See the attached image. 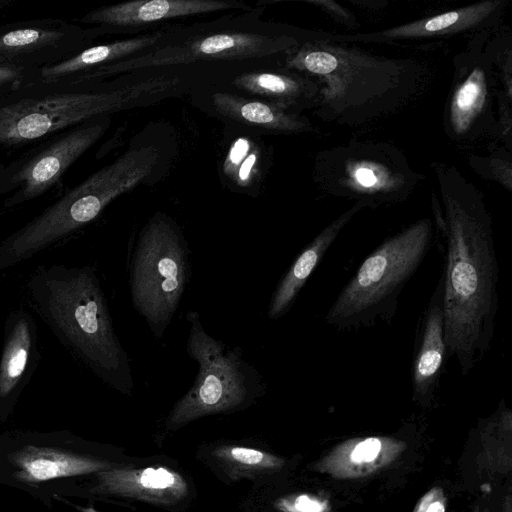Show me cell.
<instances>
[{
    "label": "cell",
    "instance_id": "d4e9b609",
    "mask_svg": "<svg viewBox=\"0 0 512 512\" xmlns=\"http://www.w3.org/2000/svg\"><path fill=\"white\" fill-rule=\"evenodd\" d=\"M477 464L487 473L507 474L512 469V411L504 399L498 409L480 425Z\"/></svg>",
    "mask_w": 512,
    "mask_h": 512
},
{
    "label": "cell",
    "instance_id": "1f68e13d",
    "mask_svg": "<svg viewBox=\"0 0 512 512\" xmlns=\"http://www.w3.org/2000/svg\"><path fill=\"white\" fill-rule=\"evenodd\" d=\"M500 512H512V496L510 494L506 495Z\"/></svg>",
    "mask_w": 512,
    "mask_h": 512
},
{
    "label": "cell",
    "instance_id": "6da1fadb",
    "mask_svg": "<svg viewBox=\"0 0 512 512\" xmlns=\"http://www.w3.org/2000/svg\"><path fill=\"white\" fill-rule=\"evenodd\" d=\"M443 212H435L445 240L444 336L448 356L467 376L490 351L499 307V268L492 220L481 191L453 166L434 164Z\"/></svg>",
    "mask_w": 512,
    "mask_h": 512
},
{
    "label": "cell",
    "instance_id": "ba28073f",
    "mask_svg": "<svg viewBox=\"0 0 512 512\" xmlns=\"http://www.w3.org/2000/svg\"><path fill=\"white\" fill-rule=\"evenodd\" d=\"M190 277L189 249L180 228L157 213L142 229L130 268L134 308L154 336L162 338Z\"/></svg>",
    "mask_w": 512,
    "mask_h": 512
},
{
    "label": "cell",
    "instance_id": "f1b7e54d",
    "mask_svg": "<svg viewBox=\"0 0 512 512\" xmlns=\"http://www.w3.org/2000/svg\"><path fill=\"white\" fill-rule=\"evenodd\" d=\"M31 73L25 68L0 62V97L27 81Z\"/></svg>",
    "mask_w": 512,
    "mask_h": 512
},
{
    "label": "cell",
    "instance_id": "7402d4cb",
    "mask_svg": "<svg viewBox=\"0 0 512 512\" xmlns=\"http://www.w3.org/2000/svg\"><path fill=\"white\" fill-rule=\"evenodd\" d=\"M232 84L259 100L294 113L296 109L316 108L319 101L317 81L287 69L245 72L234 78Z\"/></svg>",
    "mask_w": 512,
    "mask_h": 512
},
{
    "label": "cell",
    "instance_id": "277c9868",
    "mask_svg": "<svg viewBox=\"0 0 512 512\" xmlns=\"http://www.w3.org/2000/svg\"><path fill=\"white\" fill-rule=\"evenodd\" d=\"M165 75L115 86L104 81H25L0 97V146L40 142L86 121L141 104L172 89Z\"/></svg>",
    "mask_w": 512,
    "mask_h": 512
},
{
    "label": "cell",
    "instance_id": "5bb4252c",
    "mask_svg": "<svg viewBox=\"0 0 512 512\" xmlns=\"http://www.w3.org/2000/svg\"><path fill=\"white\" fill-rule=\"evenodd\" d=\"M448 358L444 336L443 281L440 276L419 318L414 341L412 400L423 408L434 403Z\"/></svg>",
    "mask_w": 512,
    "mask_h": 512
},
{
    "label": "cell",
    "instance_id": "5b68a950",
    "mask_svg": "<svg viewBox=\"0 0 512 512\" xmlns=\"http://www.w3.org/2000/svg\"><path fill=\"white\" fill-rule=\"evenodd\" d=\"M434 239L429 218L386 238L362 261L325 316L340 331L390 324L404 288L426 258Z\"/></svg>",
    "mask_w": 512,
    "mask_h": 512
},
{
    "label": "cell",
    "instance_id": "d6a6232c",
    "mask_svg": "<svg viewBox=\"0 0 512 512\" xmlns=\"http://www.w3.org/2000/svg\"><path fill=\"white\" fill-rule=\"evenodd\" d=\"M74 507L76 509H78L80 512H99L96 509H94L92 506L83 507V506L74 505Z\"/></svg>",
    "mask_w": 512,
    "mask_h": 512
},
{
    "label": "cell",
    "instance_id": "484cf974",
    "mask_svg": "<svg viewBox=\"0 0 512 512\" xmlns=\"http://www.w3.org/2000/svg\"><path fill=\"white\" fill-rule=\"evenodd\" d=\"M214 456L233 478L253 477L280 470L285 462L282 458L266 451L225 445L214 450Z\"/></svg>",
    "mask_w": 512,
    "mask_h": 512
},
{
    "label": "cell",
    "instance_id": "7c38bea8",
    "mask_svg": "<svg viewBox=\"0 0 512 512\" xmlns=\"http://www.w3.org/2000/svg\"><path fill=\"white\" fill-rule=\"evenodd\" d=\"M489 30L478 32L468 49L455 58L454 78L444 114L447 135L469 142L499 133L494 115L497 98L492 48H484Z\"/></svg>",
    "mask_w": 512,
    "mask_h": 512
},
{
    "label": "cell",
    "instance_id": "2e32d148",
    "mask_svg": "<svg viewBox=\"0 0 512 512\" xmlns=\"http://www.w3.org/2000/svg\"><path fill=\"white\" fill-rule=\"evenodd\" d=\"M235 8L248 7L242 2L224 0H135L96 8L80 18L79 22L92 25L100 36L170 19Z\"/></svg>",
    "mask_w": 512,
    "mask_h": 512
},
{
    "label": "cell",
    "instance_id": "ac0fdd59",
    "mask_svg": "<svg viewBox=\"0 0 512 512\" xmlns=\"http://www.w3.org/2000/svg\"><path fill=\"white\" fill-rule=\"evenodd\" d=\"M406 443L391 436L347 439L312 465L318 473L335 479H360L391 467L402 456Z\"/></svg>",
    "mask_w": 512,
    "mask_h": 512
},
{
    "label": "cell",
    "instance_id": "4dcf8cb0",
    "mask_svg": "<svg viewBox=\"0 0 512 512\" xmlns=\"http://www.w3.org/2000/svg\"><path fill=\"white\" fill-rule=\"evenodd\" d=\"M305 2L320 7L326 13L330 14L337 22L349 29H356L360 26L354 15L338 2L332 0H310Z\"/></svg>",
    "mask_w": 512,
    "mask_h": 512
},
{
    "label": "cell",
    "instance_id": "e575fe53",
    "mask_svg": "<svg viewBox=\"0 0 512 512\" xmlns=\"http://www.w3.org/2000/svg\"><path fill=\"white\" fill-rule=\"evenodd\" d=\"M471 512H489V510H487L486 508H484L480 505H477L474 507L473 510H471Z\"/></svg>",
    "mask_w": 512,
    "mask_h": 512
},
{
    "label": "cell",
    "instance_id": "9a60e30c",
    "mask_svg": "<svg viewBox=\"0 0 512 512\" xmlns=\"http://www.w3.org/2000/svg\"><path fill=\"white\" fill-rule=\"evenodd\" d=\"M506 0H487L465 7L424 17L383 31L367 34L332 36L339 42H382L421 40L453 36L464 32H481L495 26L506 8ZM331 40V41H332Z\"/></svg>",
    "mask_w": 512,
    "mask_h": 512
},
{
    "label": "cell",
    "instance_id": "f546056e",
    "mask_svg": "<svg viewBox=\"0 0 512 512\" xmlns=\"http://www.w3.org/2000/svg\"><path fill=\"white\" fill-rule=\"evenodd\" d=\"M447 503L444 490L435 486L419 498L412 512H446Z\"/></svg>",
    "mask_w": 512,
    "mask_h": 512
},
{
    "label": "cell",
    "instance_id": "7a4b0ae2",
    "mask_svg": "<svg viewBox=\"0 0 512 512\" xmlns=\"http://www.w3.org/2000/svg\"><path fill=\"white\" fill-rule=\"evenodd\" d=\"M330 39L307 40L284 61V69L320 85L315 113L324 121L357 126L386 116L423 93L430 81L423 63L333 45Z\"/></svg>",
    "mask_w": 512,
    "mask_h": 512
},
{
    "label": "cell",
    "instance_id": "44dd1931",
    "mask_svg": "<svg viewBox=\"0 0 512 512\" xmlns=\"http://www.w3.org/2000/svg\"><path fill=\"white\" fill-rule=\"evenodd\" d=\"M9 460L15 468L14 477L26 483L98 473L112 466L89 455L33 445L12 453Z\"/></svg>",
    "mask_w": 512,
    "mask_h": 512
},
{
    "label": "cell",
    "instance_id": "8992f818",
    "mask_svg": "<svg viewBox=\"0 0 512 512\" xmlns=\"http://www.w3.org/2000/svg\"><path fill=\"white\" fill-rule=\"evenodd\" d=\"M155 146L132 148L69 190L0 245V270L27 260L93 221L115 198L152 173Z\"/></svg>",
    "mask_w": 512,
    "mask_h": 512
},
{
    "label": "cell",
    "instance_id": "3957f363",
    "mask_svg": "<svg viewBox=\"0 0 512 512\" xmlns=\"http://www.w3.org/2000/svg\"><path fill=\"white\" fill-rule=\"evenodd\" d=\"M26 291L34 311L74 357L110 387L131 394L134 380L129 359L92 267L39 266Z\"/></svg>",
    "mask_w": 512,
    "mask_h": 512
},
{
    "label": "cell",
    "instance_id": "d6986e66",
    "mask_svg": "<svg viewBox=\"0 0 512 512\" xmlns=\"http://www.w3.org/2000/svg\"><path fill=\"white\" fill-rule=\"evenodd\" d=\"M39 359L37 327L24 309L6 319L0 360V406L12 403L31 380Z\"/></svg>",
    "mask_w": 512,
    "mask_h": 512
},
{
    "label": "cell",
    "instance_id": "52a82bcc",
    "mask_svg": "<svg viewBox=\"0 0 512 512\" xmlns=\"http://www.w3.org/2000/svg\"><path fill=\"white\" fill-rule=\"evenodd\" d=\"M188 356L199 365L190 390L170 411L166 426L182 427L201 417L244 408L264 392L259 371L243 358L240 347H227L210 336L197 311L186 314Z\"/></svg>",
    "mask_w": 512,
    "mask_h": 512
},
{
    "label": "cell",
    "instance_id": "30bf717a",
    "mask_svg": "<svg viewBox=\"0 0 512 512\" xmlns=\"http://www.w3.org/2000/svg\"><path fill=\"white\" fill-rule=\"evenodd\" d=\"M110 117H98L54 134L0 165V197L10 194L5 208H13L43 195L105 133Z\"/></svg>",
    "mask_w": 512,
    "mask_h": 512
},
{
    "label": "cell",
    "instance_id": "9c48e42d",
    "mask_svg": "<svg viewBox=\"0 0 512 512\" xmlns=\"http://www.w3.org/2000/svg\"><path fill=\"white\" fill-rule=\"evenodd\" d=\"M423 178L388 143L351 141L321 152L315 166L324 192L366 201L371 208L406 200Z\"/></svg>",
    "mask_w": 512,
    "mask_h": 512
},
{
    "label": "cell",
    "instance_id": "603a6c76",
    "mask_svg": "<svg viewBox=\"0 0 512 512\" xmlns=\"http://www.w3.org/2000/svg\"><path fill=\"white\" fill-rule=\"evenodd\" d=\"M167 34L162 29L151 34L92 45L64 61L32 72L27 81L51 82L76 78L96 68L146 51L161 42Z\"/></svg>",
    "mask_w": 512,
    "mask_h": 512
},
{
    "label": "cell",
    "instance_id": "83f0119b",
    "mask_svg": "<svg viewBox=\"0 0 512 512\" xmlns=\"http://www.w3.org/2000/svg\"><path fill=\"white\" fill-rule=\"evenodd\" d=\"M277 507L282 512H333L326 498L311 493L283 497L277 502Z\"/></svg>",
    "mask_w": 512,
    "mask_h": 512
},
{
    "label": "cell",
    "instance_id": "8fae6325",
    "mask_svg": "<svg viewBox=\"0 0 512 512\" xmlns=\"http://www.w3.org/2000/svg\"><path fill=\"white\" fill-rule=\"evenodd\" d=\"M299 45V41L289 35L224 31L157 47L96 68L71 80L104 81L108 77L138 69L190 64L199 60L259 58L279 53L286 56Z\"/></svg>",
    "mask_w": 512,
    "mask_h": 512
},
{
    "label": "cell",
    "instance_id": "ffe728a7",
    "mask_svg": "<svg viewBox=\"0 0 512 512\" xmlns=\"http://www.w3.org/2000/svg\"><path fill=\"white\" fill-rule=\"evenodd\" d=\"M364 208H371V205L366 201L356 202L324 227L301 251L273 293L267 312L269 319H278L290 310L307 280L340 232Z\"/></svg>",
    "mask_w": 512,
    "mask_h": 512
},
{
    "label": "cell",
    "instance_id": "4316f807",
    "mask_svg": "<svg viewBox=\"0 0 512 512\" xmlns=\"http://www.w3.org/2000/svg\"><path fill=\"white\" fill-rule=\"evenodd\" d=\"M260 151L249 139L240 137L229 148L224 161V173L238 186H249L258 175Z\"/></svg>",
    "mask_w": 512,
    "mask_h": 512
},
{
    "label": "cell",
    "instance_id": "836d02e7",
    "mask_svg": "<svg viewBox=\"0 0 512 512\" xmlns=\"http://www.w3.org/2000/svg\"><path fill=\"white\" fill-rule=\"evenodd\" d=\"M16 0H0V11L12 5Z\"/></svg>",
    "mask_w": 512,
    "mask_h": 512
},
{
    "label": "cell",
    "instance_id": "4fadbf2b",
    "mask_svg": "<svg viewBox=\"0 0 512 512\" xmlns=\"http://www.w3.org/2000/svg\"><path fill=\"white\" fill-rule=\"evenodd\" d=\"M95 27L44 18L0 25V62L30 72L64 61L92 46Z\"/></svg>",
    "mask_w": 512,
    "mask_h": 512
},
{
    "label": "cell",
    "instance_id": "e0dca14e",
    "mask_svg": "<svg viewBox=\"0 0 512 512\" xmlns=\"http://www.w3.org/2000/svg\"><path fill=\"white\" fill-rule=\"evenodd\" d=\"M93 492L132 498L155 505H174L188 495V483L177 471L163 466L115 467L96 473Z\"/></svg>",
    "mask_w": 512,
    "mask_h": 512
},
{
    "label": "cell",
    "instance_id": "cb8c5ba5",
    "mask_svg": "<svg viewBox=\"0 0 512 512\" xmlns=\"http://www.w3.org/2000/svg\"><path fill=\"white\" fill-rule=\"evenodd\" d=\"M212 101L214 108L221 115L254 128L285 133L314 131L313 125L306 117L271 102L229 92L213 94Z\"/></svg>",
    "mask_w": 512,
    "mask_h": 512
}]
</instances>
